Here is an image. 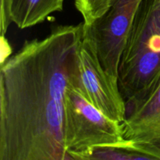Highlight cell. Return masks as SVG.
<instances>
[{
  "instance_id": "1",
  "label": "cell",
  "mask_w": 160,
  "mask_h": 160,
  "mask_svg": "<svg viewBox=\"0 0 160 160\" xmlns=\"http://www.w3.org/2000/svg\"><path fill=\"white\" fill-rule=\"evenodd\" d=\"M83 23L25 41L0 71V160L71 159L65 96L74 87Z\"/></svg>"
},
{
  "instance_id": "2",
  "label": "cell",
  "mask_w": 160,
  "mask_h": 160,
  "mask_svg": "<svg viewBox=\"0 0 160 160\" xmlns=\"http://www.w3.org/2000/svg\"><path fill=\"white\" fill-rule=\"evenodd\" d=\"M160 81V0H142L120 57L118 84L126 103Z\"/></svg>"
},
{
  "instance_id": "3",
  "label": "cell",
  "mask_w": 160,
  "mask_h": 160,
  "mask_svg": "<svg viewBox=\"0 0 160 160\" xmlns=\"http://www.w3.org/2000/svg\"><path fill=\"white\" fill-rule=\"evenodd\" d=\"M64 134L66 150L73 160L94 148L125 141L122 123L105 115L73 86L65 96Z\"/></svg>"
},
{
  "instance_id": "4",
  "label": "cell",
  "mask_w": 160,
  "mask_h": 160,
  "mask_svg": "<svg viewBox=\"0 0 160 160\" xmlns=\"http://www.w3.org/2000/svg\"><path fill=\"white\" fill-rule=\"evenodd\" d=\"M77 64L75 88L105 115L123 123L126 119V102L120 91L118 80L102 67L84 28L78 45Z\"/></svg>"
},
{
  "instance_id": "5",
  "label": "cell",
  "mask_w": 160,
  "mask_h": 160,
  "mask_svg": "<svg viewBox=\"0 0 160 160\" xmlns=\"http://www.w3.org/2000/svg\"><path fill=\"white\" fill-rule=\"evenodd\" d=\"M142 0H111L108 10L92 24L84 25L100 62L108 73L118 80L120 57L128 34Z\"/></svg>"
},
{
  "instance_id": "6",
  "label": "cell",
  "mask_w": 160,
  "mask_h": 160,
  "mask_svg": "<svg viewBox=\"0 0 160 160\" xmlns=\"http://www.w3.org/2000/svg\"><path fill=\"white\" fill-rule=\"evenodd\" d=\"M122 123L126 140L151 144L160 149V81L143 96L126 103Z\"/></svg>"
},
{
  "instance_id": "7",
  "label": "cell",
  "mask_w": 160,
  "mask_h": 160,
  "mask_svg": "<svg viewBox=\"0 0 160 160\" xmlns=\"http://www.w3.org/2000/svg\"><path fill=\"white\" fill-rule=\"evenodd\" d=\"M64 0H1V36L11 23L20 29L44 21L52 12L61 11Z\"/></svg>"
},
{
  "instance_id": "8",
  "label": "cell",
  "mask_w": 160,
  "mask_h": 160,
  "mask_svg": "<svg viewBox=\"0 0 160 160\" xmlns=\"http://www.w3.org/2000/svg\"><path fill=\"white\" fill-rule=\"evenodd\" d=\"M81 159L160 160V149L151 144L125 139L118 145L92 148L84 153Z\"/></svg>"
},
{
  "instance_id": "9",
  "label": "cell",
  "mask_w": 160,
  "mask_h": 160,
  "mask_svg": "<svg viewBox=\"0 0 160 160\" xmlns=\"http://www.w3.org/2000/svg\"><path fill=\"white\" fill-rule=\"evenodd\" d=\"M111 0H74V5L83 17L84 25L92 24L108 10Z\"/></svg>"
}]
</instances>
